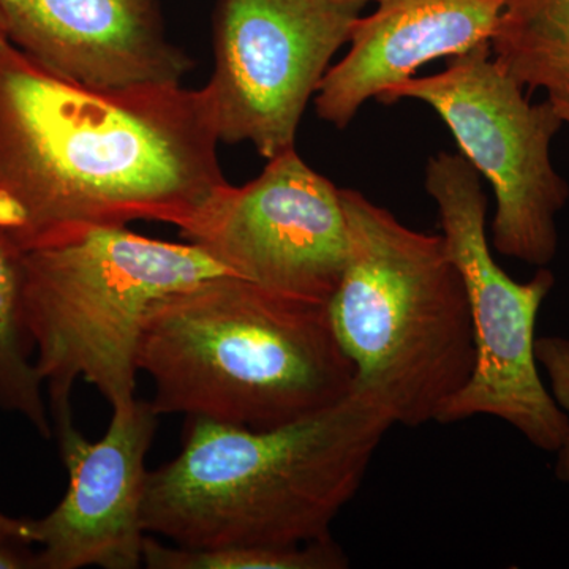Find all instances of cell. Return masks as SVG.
<instances>
[{"instance_id": "14", "label": "cell", "mask_w": 569, "mask_h": 569, "mask_svg": "<svg viewBox=\"0 0 569 569\" xmlns=\"http://www.w3.org/2000/svg\"><path fill=\"white\" fill-rule=\"evenodd\" d=\"M0 408L24 418L40 433L54 436L43 381L21 310L20 253L0 234Z\"/></svg>"}, {"instance_id": "16", "label": "cell", "mask_w": 569, "mask_h": 569, "mask_svg": "<svg viewBox=\"0 0 569 569\" xmlns=\"http://www.w3.org/2000/svg\"><path fill=\"white\" fill-rule=\"evenodd\" d=\"M538 366L546 372L549 391L557 406L569 417V339L561 336L539 337L535 340ZM556 477L569 486V432L557 449Z\"/></svg>"}, {"instance_id": "3", "label": "cell", "mask_w": 569, "mask_h": 569, "mask_svg": "<svg viewBox=\"0 0 569 569\" xmlns=\"http://www.w3.org/2000/svg\"><path fill=\"white\" fill-rule=\"evenodd\" d=\"M156 415L272 429L353 392L355 370L326 302L231 274L159 299L138 347Z\"/></svg>"}, {"instance_id": "4", "label": "cell", "mask_w": 569, "mask_h": 569, "mask_svg": "<svg viewBox=\"0 0 569 569\" xmlns=\"http://www.w3.org/2000/svg\"><path fill=\"white\" fill-rule=\"evenodd\" d=\"M350 257L328 302L353 395L392 425L438 422L477 367L473 318L443 236L422 233L342 189Z\"/></svg>"}, {"instance_id": "19", "label": "cell", "mask_w": 569, "mask_h": 569, "mask_svg": "<svg viewBox=\"0 0 569 569\" xmlns=\"http://www.w3.org/2000/svg\"><path fill=\"white\" fill-rule=\"evenodd\" d=\"M548 99L553 104L565 126H569V80L557 82L548 89Z\"/></svg>"}, {"instance_id": "6", "label": "cell", "mask_w": 569, "mask_h": 569, "mask_svg": "<svg viewBox=\"0 0 569 569\" xmlns=\"http://www.w3.org/2000/svg\"><path fill=\"white\" fill-rule=\"evenodd\" d=\"M426 190L436 201L441 236L466 284L477 346L473 376L438 425L497 418L533 447L557 452L568 436L569 417L539 376L535 356L539 309L556 277L538 268L529 282H518L497 263L486 231L488 197L462 153L430 157Z\"/></svg>"}, {"instance_id": "9", "label": "cell", "mask_w": 569, "mask_h": 569, "mask_svg": "<svg viewBox=\"0 0 569 569\" xmlns=\"http://www.w3.org/2000/svg\"><path fill=\"white\" fill-rule=\"evenodd\" d=\"M340 190L290 149L246 186L224 183L179 233L228 274L328 305L350 257Z\"/></svg>"}, {"instance_id": "7", "label": "cell", "mask_w": 569, "mask_h": 569, "mask_svg": "<svg viewBox=\"0 0 569 569\" xmlns=\"http://www.w3.org/2000/svg\"><path fill=\"white\" fill-rule=\"evenodd\" d=\"M418 100L440 116L459 152L496 194L490 231L498 253L548 268L559 250L557 216L569 186L553 168L550 144L563 121L549 99L530 93L493 59L490 43L456 56L430 77L410 78L378 97Z\"/></svg>"}, {"instance_id": "8", "label": "cell", "mask_w": 569, "mask_h": 569, "mask_svg": "<svg viewBox=\"0 0 569 569\" xmlns=\"http://www.w3.org/2000/svg\"><path fill=\"white\" fill-rule=\"evenodd\" d=\"M372 0H219L204 86L219 140L295 149L307 103Z\"/></svg>"}, {"instance_id": "20", "label": "cell", "mask_w": 569, "mask_h": 569, "mask_svg": "<svg viewBox=\"0 0 569 569\" xmlns=\"http://www.w3.org/2000/svg\"><path fill=\"white\" fill-rule=\"evenodd\" d=\"M0 41H9V39H7L6 22H3L2 14H0Z\"/></svg>"}, {"instance_id": "5", "label": "cell", "mask_w": 569, "mask_h": 569, "mask_svg": "<svg viewBox=\"0 0 569 569\" xmlns=\"http://www.w3.org/2000/svg\"><path fill=\"white\" fill-rule=\"evenodd\" d=\"M21 310L48 407L71 406L78 380L111 410L137 395L138 347L149 310L164 296L228 274L197 246L127 227L92 228L20 254Z\"/></svg>"}, {"instance_id": "17", "label": "cell", "mask_w": 569, "mask_h": 569, "mask_svg": "<svg viewBox=\"0 0 569 569\" xmlns=\"http://www.w3.org/2000/svg\"><path fill=\"white\" fill-rule=\"evenodd\" d=\"M0 541L32 549L28 519H14L0 511Z\"/></svg>"}, {"instance_id": "1", "label": "cell", "mask_w": 569, "mask_h": 569, "mask_svg": "<svg viewBox=\"0 0 569 569\" xmlns=\"http://www.w3.org/2000/svg\"><path fill=\"white\" fill-rule=\"evenodd\" d=\"M204 88H93L0 41V234L18 253L92 228L182 227L227 179Z\"/></svg>"}, {"instance_id": "18", "label": "cell", "mask_w": 569, "mask_h": 569, "mask_svg": "<svg viewBox=\"0 0 569 569\" xmlns=\"http://www.w3.org/2000/svg\"><path fill=\"white\" fill-rule=\"evenodd\" d=\"M0 569H36V552L0 541Z\"/></svg>"}, {"instance_id": "15", "label": "cell", "mask_w": 569, "mask_h": 569, "mask_svg": "<svg viewBox=\"0 0 569 569\" xmlns=\"http://www.w3.org/2000/svg\"><path fill=\"white\" fill-rule=\"evenodd\" d=\"M348 563L332 537L296 546L189 549L148 535L142 548V565L149 569H346Z\"/></svg>"}, {"instance_id": "13", "label": "cell", "mask_w": 569, "mask_h": 569, "mask_svg": "<svg viewBox=\"0 0 569 569\" xmlns=\"http://www.w3.org/2000/svg\"><path fill=\"white\" fill-rule=\"evenodd\" d=\"M490 51L529 93L569 80V0H507Z\"/></svg>"}, {"instance_id": "2", "label": "cell", "mask_w": 569, "mask_h": 569, "mask_svg": "<svg viewBox=\"0 0 569 569\" xmlns=\"http://www.w3.org/2000/svg\"><path fill=\"white\" fill-rule=\"evenodd\" d=\"M391 419L362 397L272 429L189 418L178 456L149 471L142 526L189 549L331 537Z\"/></svg>"}, {"instance_id": "10", "label": "cell", "mask_w": 569, "mask_h": 569, "mask_svg": "<svg viewBox=\"0 0 569 569\" xmlns=\"http://www.w3.org/2000/svg\"><path fill=\"white\" fill-rule=\"evenodd\" d=\"M149 400L114 408L102 440L74 426L71 406L52 408L59 451L69 473L66 496L44 518L29 520L36 569H137L148 537L142 503L146 456L157 429Z\"/></svg>"}, {"instance_id": "11", "label": "cell", "mask_w": 569, "mask_h": 569, "mask_svg": "<svg viewBox=\"0 0 569 569\" xmlns=\"http://www.w3.org/2000/svg\"><path fill=\"white\" fill-rule=\"evenodd\" d=\"M0 14L11 44L81 84H181L193 69L157 0H0Z\"/></svg>"}, {"instance_id": "12", "label": "cell", "mask_w": 569, "mask_h": 569, "mask_svg": "<svg viewBox=\"0 0 569 569\" xmlns=\"http://www.w3.org/2000/svg\"><path fill=\"white\" fill-rule=\"evenodd\" d=\"M355 22L350 50L318 88L321 121L343 130L367 100L410 80L426 63L490 43L507 0H372Z\"/></svg>"}]
</instances>
